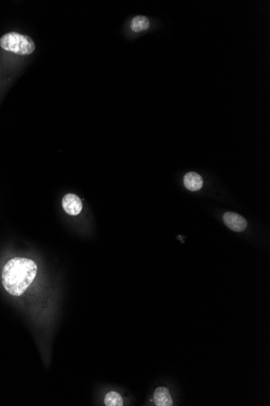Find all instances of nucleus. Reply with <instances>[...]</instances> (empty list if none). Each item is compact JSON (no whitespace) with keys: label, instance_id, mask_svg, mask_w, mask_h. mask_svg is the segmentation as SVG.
<instances>
[{"label":"nucleus","instance_id":"obj_1","mask_svg":"<svg viewBox=\"0 0 270 406\" xmlns=\"http://www.w3.org/2000/svg\"><path fill=\"white\" fill-rule=\"evenodd\" d=\"M36 272L37 265L34 260L14 257L2 268V286L10 295L21 296L33 283Z\"/></svg>","mask_w":270,"mask_h":406},{"label":"nucleus","instance_id":"obj_2","mask_svg":"<svg viewBox=\"0 0 270 406\" xmlns=\"http://www.w3.org/2000/svg\"><path fill=\"white\" fill-rule=\"evenodd\" d=\"M0 47L7 52L26 56L34 54L36 46L34 39L30 36L12 31L0 37Z\"/></svg>","mask_w":270,"mask_h":406},{"label":"nucleus","instance_id":"obj_3","mask_svg":"<svg viewBox=\"0 0 270 406\" xmlns=\"http://www.w3.org/2000/svg\"><path fill=\"white\" fill-rule=\"evenodd\" d=\"M62 204L66 213L70 216L79 215L83 209L81 199L73 193H68L64 195Z\"/></svg>","mask_w":270,"mask_h":406},{"label":"nucleus","instance_id":"obj_4","mask_svg":"<svg viewBox=\"0 0 270 406\" xmlns=\"http://www.w3.org/2000/svg\"><path fill=\"white\" fill-rule=\"evenodd\" d=\"M223 221L227 226L236 232L243 231L248 225V223L243 217L232 212H228L224 214Z\"/></svg>","mask_w":270,"mask_h":406},{"label":"nucleus","instance_id":"obj_5","mask_svg":"<svg viewBox=\"0 0 270 406\" xmlns=\"http://www.w3.org/2000/svg\"><path fill=\"white\" fill-rule=\"evenodd\" d=\"M154 402L157 406H171L173 404L169 389L165 387H159L154 393Z\"/></svg>","mask_w":270,"mask_h":406},{"label":"nucleus","instance_id":"obj_6","mask_svg":"<svg viewBox=\"0 0 270 406\" xmlns=\"http://www.w3.org/2000/svg\"><path fill=\"white\" fill-rule=\"evenodd\" d=\"M185 187L191 191L200 190L203 186L202 178L195 172H189L184 178Z\"/></svg>","mask_w":270,"mask_h":406},{"label":"nucleus","instance_id":"obj_7","mask_svg":"<svg viewBox=\"0 0 270 406\" xmlns=\"http://www.w3.org/2000/svg\"><path fill=\"white\" fill-rule=\"evenodd\" d=\"M150 27V21L144 16H136L131 22V29L135 33H140Z\"/></svg>","mask_w":270,"mask_h":406},{"label":"nucleus","instance_id":"obj_8","mask_svg":"<svg viewBox=\"0 0 270 406\" xmlns=\"http://www.w3.org/2000/svg\"><path fill=\"white\" fill-rule=\"evenodd\" d=\"M124 404L122 396L117 392H109L104 397V405L107 406H122Z\"/></svg>","mask_w":270,"mask_h":406}]
</instances>
